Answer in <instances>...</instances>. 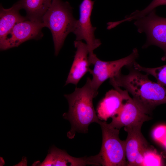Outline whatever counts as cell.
Returning a JSON list of instances; mask_svg holds the SVG:
<instances>
[{"mask_svg": "<svg viewBox=\"0 0 166 166\" xmlns=\"http://www.w3.org/2000/svg\"><path fill=\"white\" fill-rule=\"evenodd\" d=\"M152 135L156 141L161 143L166 137V125H160L153 130Z\"/></svg>", "mask_w": 166, "mask_h": 166, "instance_id": "19", "label": "cell"}, {"mask_svg": "<svg viewBox=\"0 0 166 166\" xmlns=\"http://www.w3.org/2000/svg\"><path fill=\"white\" fill-rule=\"evenodd\" d=\"M86 165H101L99 154L93 156L75 157L68 154L66 151L58 148L54 146L50 148L46 158L42 162H34L33 166H83Z\"/></svg>", "mask_w": 166, "mask_h": 166, "instance_id": "10", "label": "cell"}, {"mask_svg": "<svg viewBox=\"0 0 166 166\" xmlns=\"http://www.w3.org/2000/svg\"><path fill=\"white\" fill-rule=\"evenodd\" d=\"M133 66L135 69L144 72L148 75L152 76L158 83L166 87V65L156 68H147L141 66L135 62Z\"/></svg>", "mask_w": 166, "mask_h": 166, "instance_id": "16", "label": "cell"}, {"mask_svg": "<svg viewBox=\"0 0 166 166\" xmlns=\"http://www.w3.org/2000/svg\"><path fill=\"white\" fill-rule=\"evenodd\" d=\"M94 1L92 0H83L79 5L80 16L77 20L73 33L76 40H85L89 51V57L93 55V51L101 44L99 39L96 38L94 32L96 29L93 27L91 22V16Z\"/></svg>", "mask_w": 166, "mask_h": 166, "instance_id": "7", "label": "cell"}, {"mask_svg": "<svg viewBox=\"0 0 166 166\" xmlns=\"http://www.w3.org/2000/svg\"><path fill=\"white\" fill-rule=\"evenodd\" d=\"M138 57V50L135 48L129 55L117 60L104 61L99 59L95 54L89 57L90 65H94L93 69L89 72L92 75L91 83L93 88L98 91L99 88L104 81L121 73L123 67L133 65Z\"/></svg>", "mask_w": 166, "mask_h": 166, "instance_id": "5", "label": "cell"}, {"mask_svg": "<svg viewBox=\"0 0 166 166\" xmlns=\"http://www.w3.org/2000/svg\"><path fill=\"white\" fill-rule=\"evenodd\" d=\"M74 45L76 51L65 85L72 84L77 85L82 77L91 69L89 68V51L86 44L81 41L76 40Z\"/></svg>", "mask_w": 166, "mask_h": 166, "instance_id": "13", "label": "cell"}, {"mask_svg": "<svg viewBox=\"0 0 166 166\" xmlns=\"http://www.w3.org/2000/svg\"><path fill=\"white\" fill-rule=\"evenodd\" d=\"M142 125L131 127H124L127 133L125 140V150L127 166H142L144 153L151 148L142 135Z\"/></svg>", "mask_w": 166, "mask_h": 166, "instance_id": "9", "label": "cell"}, {"mask_svg": "<svg viewBox=\"0 0 166 166\" xmlns=\"http://www.w3.org/2000/svg\"><path fill=\"white\" fill-rule=\"evenodd\" d=\"M18 2L11 7L5 9L1 5L0 9V43L5 39L10 30L17 23L28 20L19 13L21 9Z\"/></svg>", "mask_w": 166, "mask_h": 166, "instance_id": "14", "label": "cell"}, {"mask_svg": "<svg viewBox=\"0 0 166 166\" xmlns=\"http://www.w3.org/2000/svg\"><path fill=\"white\" fill-rule=\"evenodd\" d=\"M166 5V0H153L146 8L142 10H136L130 15L126 16L124 19L125 22H130L143 17L155 10L159 6Z\"/></svg>", "mask_w": 166, "mask_h": 166, "instance_id": "17", "label": "cell"}, {"mask_svg": "<svg viewBox=\"0 0 166 166\" xmlns=\"http://www.w3.org/2000/svg\"><path fill=\"white\" fill-rule=\"evenodd\" d=\"M112 89L106 93L105 97L99 103L97 108V115L99 119L106 121L109 118L117 115L121 109L124 101L130 97L126 90L113 86Z\"/></svg>", "mask_w": 166, "mask_h": 166, "instance_id": "12", "label": "cell"}, {"mask_svg": "<svg viewBox=\"0 0 166 166\" xmlns=\"http://www.w3.org/2000/svg\"><path fill=\"white\" fill-rule=\"evenodd\" d=\"M45 27L42 22L27 20L18 23L12 28L5 39L0 43L1 50L19 46L30 39H38L43 36L42 29Z\"/></svg>", "mask_w": 166, "mask_h": 166, "instance_id": "8", "label": "cell"}, {"mask_svg": "<svg viewBox=\"0 0 166 166\" xmlns=\"http://www.w3.org/2000/svg\"><path fill=\"white\" fill-rule=\"evenodd\" d=\"M163 165L161 156L152 147L144 153L143 156L142 166H159Z\"/></svg>", "mask_w": 166, "mask_h": 166, "instance_id": "18", "label": "cell"}, {"mask_svg": "<svg viewBox=\"0 0 166 166\" xmlns=\"http://www.w3.org/2000/svg\"><path fill=\"white\" fill-rule=\"evenodd\" d=\"M127 75L120 73L110 79L112 85L122 87L130 93L133 99L146 114L151 113L157 106L166 104V89L150 80L148 75L135 69L133 65L127 66Z\"/></svg>", "mask_w": 166, "mask_h": 166, "instance_id": "1", "label": "cell"}, {"mask_svg": "<svg viewBox=\"0 0 166 166\" xmlns=\"http://www.w3.org/2000/svg\"><path fill=\"white\" fill-rule=\"evenodd\" d=\"M161 144L162 145L165 150L166 151V137Z\"/></svg>", "mask_w": 166, "mask_h": 166, "instance_id": "20", "label": "cell"}, {"mask_svg": "<svg viewBox=\"0 0 166 166\" xmlns=\"http://www.w3.org/2000/svg\"><path fill=\"white\" fill-rule=\"evenodd\" d=\"M52 0H20L18 2L21 9L26 11V17L30 20L42 22L43 16L50 7Z\"/></svg>", "mask_w": 166, "mask_h": 166, "instance_id": "15", "label": "cell"}, {"mask_svg": "<svg viewBox=\"0 0 166 166\" xmlns=\"http://www.w3.org/2000/svg\"><path fill=\"white\" fill-rule=\"evenodd\" d=\"M112 118L110 124L119 129L123 127L142 125L144 122L152 119L142 111L130 97L125 101L118 113Z\"/></svg>", "mask_w": 166, "mask_h": 166, "instance_id": "11", "label": "cell"}, {"mask_svg": "<svg viewBox=\"0 0 166 166\" xmlns=\"http://www.w3.org/2000/svg\"><path fill=\"white\" fill-rule=\"evenodd\" d=\"M102 132V143L99 153L102 165L127 166L125 140L119 137L120 129L112 126L106 121L100 120L98 123Z\"/></svg>", "mask_w": 166, "mask_h": 166, "instance_id": "4", "label": "cell"}, {"mask_svg": "<svg viewBox=\"0 0 166 166\" xmlns=\"http://www.w3.org/2000/svg\"><path fill=\"white\" fill-rule=\"evenodd\" d=\"M91 79L87 78L85 85L81 88H76L70 94L64 95L69 104V110L63 116L70 122L71 128L67 136L73 138L76 132L86 133L92 123H98L100 120L94 109L93 100L98 95L91 83Z\"/></svg>", "mask_w": 166, "mask_h": 166, "instance_id": "2", "label": "cell"}, {"mask_svg": "<svg viewBox=\"0 0 166 166\" xmlns=\"http://www.w3.org/2000/svg\"><path fill=\"white\" fill-rule=\"evenodd\" d=\"M134 23L138 32H144L146 35V42L142 47L145 48L152 45L158 46L164 53L161 60L166 61V18L157 15L154 10L136 20Z\"/></svg>", "mask_w": 166, "mask_h": 166, "instance_id": "6", "label": "cell"}, {"mask_svg": "<svg viewBox=\"0 0 166 166\" xmlns=\"http://www.w3.org/2000/svg\"><path fill=\"white\" fill-rule=\"evenodd\" d=\"M72 8L67 2L52 0L51 4L42 18V22L50 30L57 56L65 39L75 28L77 20L73 17Z\"/></svg>", "mask_w": 166, "mask_h": 166, "instance_id": "3", "label": "cell"}]
</instances>
